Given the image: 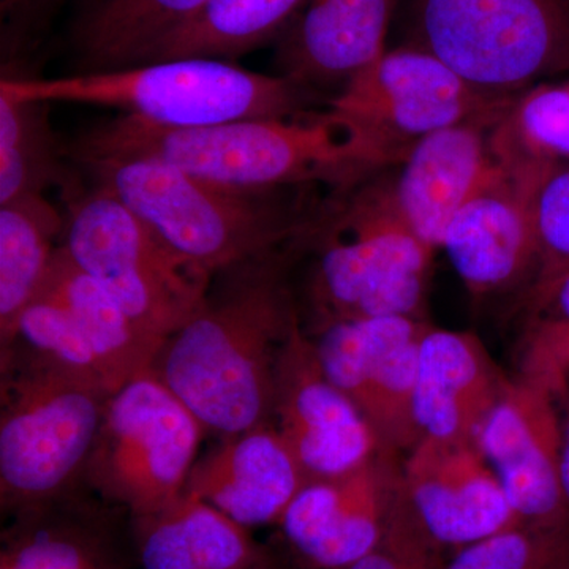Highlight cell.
<instances>
[{
  "label": "cell",
  "mask_w": 569,
  "mask_h": 569,
  "mask_svg": "<svg viewBox=\"0 0 569 569\" xmlns=\"http://www.w3.org/2000/svg\"><path fill=\"white\" fill-rule=\"evenodd\" d=\"M0 569H132L133 518L80 485L10 515Z\"/></svg>",
  "instance_id": "16"
},
{
  "label": "cell",
  "mask_w": 569,
  "mask_h": 569,
  "mask_svg": "<svg viewBox=\"0 0 569 569\" xmlns=\"http://www.w3.org/2000/svg\"><path fill=\"white\" fill-rule=\"evenodd\" d=\"M249 569H296V567L288 563V561L279 559L274 552H271V550L268 549L266 550L264 556Z\"/></svg>",
  "instance_id": "36"
},
{
  "label": "cell",
  "mask_w": 569,
  "mask_h": 569,
  "mask_svg": "<svg viewBox=\"0 0 569 569\" xmlns=\"http://www.w3.org/2000/svg\"><path fill=\"white\" fill-rule=\"evenodd\" d=\"M522 377L549 388L557 397L568 392L569 331L535 325L523 356Z\"/></svg>",
  "instance_id": "31"
},
{
  "label": "cell",
  "mask_w": 569,
  "mask_h": 569,
  "mask_svg": "<svg viewBox=\"0 0 569 569\" xmlns=\"http://www.w3.org/2000/svg\"><path fill=\"white\" fill-rule=\"evenodd\" d=\"M509 383L477 336L429 326L419 347L413 399L421 436L478 440Z\"/></svg>",
  "instance_id": "21"
},
{
  "label": "cell",
  "mask_w": 569,
  "mask_h": 569,
  "mask_svg": "<svg viewBox=\"0 0 569 569\" xmlns=\"http://www.w3.org/2000/svg\"><path fill=\"white\" fill-rule=\"evenodd\" d=\"M63 227L66 216L44 194L0 206V347L9 343L22 310L39 293Z\"/></svg>",
  "instance_id": "25"
},
{
  "label": "cell",
  "mask_w": 569,
  "mask_h": 569,
  "mask_svg": "<svg viewBox=\"0 0 569 569\" xmlns=\"http://www.w3.org/2000/svg\"><path fill=\"white\" fill-rule=\"evenodd\" d=\"M505 170L550 174L569 164V78L542 80L516 97L490 134Z\"/></svg>",
  "instance_id": "27"
},
{
  "label": "cell",
  "mask_w": 569,
  "mask_h": 569,
  "mask_svg": "<svg viewBox=\"0 0 569 569\" xmlns=\"http://www.w3.org/2000/svg\"><path fill=\"white\" fill-rule=\"evenodd\" d=\"M204 433L148 370L108 399L81 485L133 519L156 515L183 496Z\"/></svg>",
  "instance_id": "9"
},
{
  "label": "cell",
  "mask_w": 569,
  "mask_h": 569,
  "mask_svg": "<svg viewBox=\"0 0 569 569\" xmlns=\"http://www.w3.org/2000/svg\"><path fill=\"white\" fill-rule=\"evenodd\" d=\"M282 247L213 274L203 305L151 372L220 438L269 425L280 358L301 321Z\"/></svg>",
  "instance_id": "2"
},
{
  "label": "cell",
  "mask_w": 569,
  "mask_h": 569,
  "mask_svg": "<svg viewBox=\"0 0 569 569\" xmlns=\"http://www.w3.org/2000/svg\"><path fill=\"white\" fill-rule=\"evenodd\" d=\"M66 0H0V37L9 62L32 51Z\"/></svg>",
  "instance_id": "32"
},
{
  "label": "cell",
  "mask_w": 569,
  "mask_h": 569,
  "mask_svg": "<svg viewBox=\"0 0 569 569\" xmlns=\"http://www.w3.org/2000/svg\"><path fill=\"white\" fill-rule=\"evenodd\" d=\"M561 488L569 505V403L561 419Z\"/></svg>",
  "instance_id": "35"
},
{
  "label": "cell",
  "mask_w": 569,
  "mask_h": 569,
  "mask_svg": "<svg viewBox=\"0 0 569 569\" xmlns=\"http://www.w3.org/2000/svg\"><path fill=\"white\" fill-rule=\"evenodd\" d=\"M111 396L20 347L0 350L2 516L80 485Z\"/></svg>",
  "instance_id": "5"
},
{
  "label": "cell",
  "mask_w": 569,
  "mask_h": 569,
  "mask_svg": "<svg viewBox=\"0 0 569 569\" xmlns=\"http://www.w3.org/2000/svg\"><path fill=\"white\" fill-rule=\"evenodd\" d=\"M310 479L276 427L222 438L198 459L186 496L200 498L247 529L277 526Z\"/></svg>",
  "instance_id": "19"
},
{
  "label": "cell",
  "mask_w": 569,
  "mask_h": 569,
  "mask_svg": "<svg viewBox=\"0 0 569 569\" xmlns=\"http://www.w3.org/2000/svg\"><path fill=\"white\" fill-rule=\"evenodd\" d=\"M78 163L148 157L187 173L241 189L329 183L353 189L366 176L399 164L407 153L350 116L328 110L168 129L119 116L67 149Z\"/></svg>",
  "instance_id": "1"
},
{
  "label": "cell",
  "mask_w": 569,
  "mask_h": 569,
  "mask_svg": "<svg viewBox=\"0 0 569 569\" xmlns=\"http://www.w3.org/2000/svg\"><path fill=\"white\" fill-rule=\"evenodd\" d=\"M82 167L93 186L114 194L171 249L211 274L279 249L310 227L283 189L224 186L148 157Z\"/></svg>",
  "instance_id": "3"
},
{
  "label": "cell",
  "mask_w": 569,
  "mask_h": 569,
  "mask_svg": "<svg viewBox=\"0 0 569 569\" xmlns=\"http://www.w3.org/2000/svg\"><path fill=\"white\" fill-rule=\"evenodd\" d=\"M508 110L427 134L399 163L402 168L392 181L396 203L411 230L430 249L441 247L459 209L500 170L490 149V134Z\"/></svg>",
  "instance_id": "18"
},
{
  "label": "cell",
  "mask_w": 569,
  "mask_h": 569,
  "mask_svg": "<svg viewBox=\"0 0 569 569\" xmlns=\"http://www.w3.org/2000/svg\"><path fill=\"white\" fill-rule=\"evenodd\" d=\"M537 323L569 331V271L533 296Z\"/></svg>",
  "instance_id": "34"
},
{
  "label": "cell",
  "mask_w": 569,
  "mask_h": 569,
  "mask_svg": "<svg viewBox=\"0 0 569 569\" xmlns=\"http://www.w3.org/2000/svg\"><path fill=\"white\" fill-rule=\"evenodd\" d=\"M48 104L0 97V206L52 186L70 192L63 164L69 153L52 132Z\"/></svg>",
  "instance_id": "28"
},
{
  "label": "cell",
  "mask_w": 569,
  "mask_h": 569,
  "mask_svg": "<svg viewBox=\"0 0 569 569\" xmlns=\"http://www.w3.org/2000/svg\"><path fill=\"white\" fill-rule=\"evenodd\" d=\"M133 529L142 569H249L268 550L247 527L186 493L156 515L133 519Z\"/></svg>",
  "instance_id": "22"
},
{
  "label": "cell",
  "mask_w": 569,
  "mask_h": 569,
  "mask_svg": "<svg viewBox=\"0 0 569 569\" xmlns=\"http://www.w3.org/2000/svg\"><path fill=\"white\" fill-rule=\"evenodd\" d=\"M427 328L415 317H378L309 335L326 376L359 408L385 452L410 451L422 438L413 399Z\"/></svg>",
  "instance_id": "12"
},
{
  "label": "cell",
  "mask_w": 569,
  "mask_h": 569,
  "mask_svg": "<svg viewBox=\"0 0 569 569\" xmlns=\"http://www.w3.org/2000/svg\"><path fill=\"white\" fill-rule=\"evenodd\" d=\"M516 97L478 91L432 52L406 43L359 71L328 107L408 152L427 134L505 110Z\"/></svg>",
  "instance_id": "11"
},
{
  "label": "cell",
  "mask_w": 569,
  "mask_h": 569,
  "mask_svg": "<svg viewBox=\"0 0 569 569\" xmlns=\"http://www.w3.org/2000/svg\"><path fill=\"white\" fill-rule=\"evenodd\" d=\"M443 569H569V529L519 523L459 549Z\"/></svg>",
  "instance_id": "29"
},
{
  "label": "cell",
  "mask_w": 569,
  "mask_h": 569,
  "mask_svg": "<svg viewBox=\"0 0 569 569\" xmlns=\"http://www.w3.org/2000/svg\"><path fill=\"white\" fill-rule=\"evenodd\" d=\"M0 97L99 104L168 129H193L298 114L307 111L313 91L290 78L257 73L223 59L186 58L58 78L3 74Z\"/></svg>",
  "instance_id": "4"
},
{
  "label": "cell",
  "mask_w": 569,
  "mask_h": 569,
  "mask_svg": "<svg viewBox=\"0 0 569 569\" xmlns=\"http://www.w3.org/2000/svg\"><path fill=\"white\" fill-rule=\"evenodd\" d=\"M306 3L307 0H209L146 62L186 58L231 61L279 39Z\"/></svg>",
  "instance_id": "26"
},
{
  "label": "cell",
  "mask_w": 569,
  "mask_h": 569,
  "mask_svg": "<svg viewBox=\"0 0 569 569\" xmlns=\"http://www.w3.org/2000/svg\"><path fill=\"white\" fill-rule=\"evenodd\" d=\"M271 425L310 481L350 473L385 452L359 408L326 376L301 321L277 369Z\"/></svg>",
  "instance_id": "13"
},
{
  "label": "cell",
  "mask_w": 569,
  "mask_h": 569,
  "mask_svg": "<svg viewBox=\"0 0 569 569\" xmlns=\"http://www.w3.org/2000/svg\"><path fill=\"white\" fill-rule=\"evenodd\" d=\"M61 246L162 346L200 309L211 287V272L171 249L102 187L67 193Z\"/></svg>",
  "instance_id": "8"
},
{
  "label": "cell",
  "mask_w": 569,
  "mask_h": 569,
  "mask_svg": "<svg viewBox=\"0 0 569 569\" xmlns=\"http://www.w3.org/2000/svg\"><path fill=\"white\" fill-rule=\"evenodd\" d=\"M408 44L478 91L516 97L569 73V0H408Z\"/></svg>",
  "instance_id": "7"
},
{
  "label": "cell",
  "mask_w": 569,
  "mask_h": 569,
  "mask_svg": "<svg viewBox=\"0 0 569 569\" xmlns=\"http://www.w3.org/2000/svg\"><path fill=\"white\" fill-rule=\"evenodd\" d=\"M209 0H84L73 41L82 71L138 66Z\"/></svg>",
  "instance_id": "24"
},
{
  "label": "cell",
  "mask_w": 569,
  "mask_h": 569,
  "mask_svg": "<svg viewBox=\"0 0 569 569\" xmlns=\"http://www.w3.org/2000/svg\"><path fill=\"white\" fill-rule=\"evenodd\" d=\"M556 399L549 388L527 378L511 381L479 429V447L523 526L569 529Z\"/></svg>",
  "instance_id": "15"
},
{
  "label": "cell",
  "mask_w": 569,
  "mask_h": 569,
  "mask_svg": "<svg viewBox=\"0 0 569 569\" xmlns=\"http://www.w3.org/2000/svg\"><path fill=\"white\" fill-rule=\"evenodd\" d=\"M395 505L397 519L438 561L443 550L520 523L477 438L422 437L400 470Z\"/></svg>",
  "instance_id": "10"
},
{
  "label": "cell",
  "mask_w": 569,
  "mask_h": 569,
  "mask_svg": "<svg viewBox=\"0 0 569 569\" xmlns=\"http://www.w3.org/2000/svg\"><path fill=\"white\" fill-rule=\"evenodd\" d=\"M380 452L340 477L313 479L277 522L293 567L346 569L380 548L400 471Z\"/></svg>",
  "instance_id": "14"
},
{
  "label": "cell",
  "mask_w": 569,
  "mask_h": 569,
  "mask_svg": "<svg viewBox=\"0 0 569 569\" xmlns=\"http://www.w3.org/2000/svg\"><path fill=\"white\" fill-rule=\"evenodd\" d=\"M39 293L69 310L114 391L151 369L162 343L146 335L102 284L74 264L62 246L52 257Z\"/></svg>",
  "instance_id": "23"
},
{
  "label": "cell",
  "mask_w": 569,
  "mask_h": 569,
  "mask_svg": "<svg viewBox=\"0 0 569 569\" xmlns=\"http://www.w3.org/2000/svg\"><path fill=\"white\" fill-rule=\"evenodd\" d=\"M400 0H307L277 39L280 77L310 91L346 86L387 52Z\"/></svg>",
  "instance_id": "20"
},
{
  "label": "cell",
  "mask_w": 569,
  "mask_h": 569,
  "mask_svg": "<svg viewBox=\"0 0 569 569\" xmlns=\"http://www.w3.org/2000/svg\"><path fill=\"white\" fill-rule=\"evenodd\" d=\"M313 228V331L336 321L419 318L433 249L403 219L392 182L362 186Z\"/></svg>",
  "instance_id": "6"
},
{
  "label": "cell",
  "mask_w": 569,
  "mask_h": 569,
  "mask_svg": "<svg viewBox=\"0 0 569 569\" xmlns=\"http://www.w3.org/2000/svg\"><path fill=\"white\" fill-rule=\"evenodd\" d=\"M346 569H443L413 538L388 527L380 548Z\"/></svg>",
  "instance_id": "33"
},
{
  "label": "cell",
  "mask_w": 569,
  "mask_h": 569,
  "mask_svg": "<svg viewBox=\"0 0 569 569\" xmlns=\"http://www.w3.org/2000/svg\"><path fill=\"white\" fill-rule=\"evenodd\" d=\"M546 179L512 174L500 164L449 222L441 249L475 298L503 290L538 266L535 203Z\"/></svg>",
  "instance_id": "17"
},
{
  "label": "cell",
  "mask_w": 569,
  "mask_h": 569,
  "mask_svg": "<svg viewBox=\"0 0 569 569\" xmlns=\"http://www.w3.org/2000/svg\"><path fill=\"white\" fill-rule=\"evenodd\" d=\"M535 212L539 253L533 296L569 271V164L553 171L542 183Z\"/></svg>",
  "instance_id": "30"
}]
</instances>
